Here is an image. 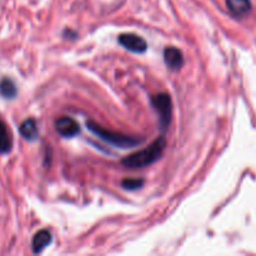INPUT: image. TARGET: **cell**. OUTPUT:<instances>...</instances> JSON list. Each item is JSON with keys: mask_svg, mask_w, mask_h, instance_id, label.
I'll return each instance as SVG.
<instances>
[{"mask_svg": "<svg viewBox=\"0 0 256 256\" xmlns=\"http://www.w3.org/2000/svg\"><path fill=\"white\" fill-rule=\"evenodd\" d=\"M228 9L236 16H244L252 10L250 0H226Z\"/></svg>", "mask_w": 256, "mask_h": 256, "instance_id": "cell-10", "label": "cell"}, {"mask_svg": "<svg viewBox=\"0 0 256 256\" xmlns=\"http://www.w3.org/2000/svg\"><path fill=\"white\" fill-rule=\"evenodd\" d=\"M55 130L64 138H74L79 134L80 126L72 118L62 116L55 120Z\"/></svg>", "mask_w": 256, "mask_h": 256, "instance_id": "cell-5", "label": "cell"}, {"mask_svg": "<svg viewBox=\"0 0 256 256\" xmlns=\"http://www.w3.org/2000/svg\"><path fill=\"white\" fill-rule=\"evenodd\" d=\"M19 132L25 140L28 142H35L39 138V129H38V124L34 119H26L20 124Z\"/></svg>", "mask_w": 256, "mask_h": 256, "instance_id": "cell-7", "label": "cell"}, {"mask_svg": "<svg viewBox=\"0 0 256 256\" xmlns=\"http://www.w3.org/2000/svg\"><path fill=\"white\" fill-rule=\"evenodd\" d=\"M165 146H166V140L164 136H160L155 140L152 144L145 149L140 150V152H134V154L129 155L125 159H122V165L129 169H140V168L149 166V165L154 164L158 159L164 152Z\"/></svg>", "mask_w": 256, "mask_h": 256, "instance_id": "cell-1", "label": "cell"}, {"mask_svg": "<svg viewBox=\"0 0 256 256\" xmlns=\"http://www.w3.org/2000/svg\"><path fill=\"white\" fill-rule=\"evenodd\" d=\"M86 128L92 134L96 135L99 139L104 140L105 142H108L110 145H114V146L122 148V149L138 146V145L142 144L145 142V138L142 136H132V135H125L122 134V132H112V130L104 129L102 126L98 125L96 122H88Z\"/></svg>", "mask_w": 256, "mask_h": 256, "instance_id": "cell-2", "label": "cell"}, {"mask_svg": "<svg viewBox=\"0 0 256 256\" xmlns=\"http://www.w3.org/2000/svg\"><path fill=\"white\" fill-rule=\"evenodd\" d=\"M52 242V236L50 234V232L48 230H40L35 234L34 239L32 242V249L34 254H39L42 252L45 248L49 246Z\"/></svg>", "mask_w": 256, "mask_h": 256, "instance_id": "cell-8", "label": "cell"}, {"mask_svg": "<svg viewBox=\"0 0 256 256\" xmlns=\"http://www.w3.org/2000/svg\"><path fill=\"white\" fill-rule=\"evenodd\" d=\"M119 44L122 48H125L126 50L132 52H136V54H142V52H146L148 44L145 42V39H142V36L135 34H122L119 36Z\"/></svg>", "mask_w": 256, "mask_h": 256, "instance_id": "cell-4", "label": "cell"}, {"mask_svg": "<svg viewBox=\"0 0 256 256\" xmlns=\"http://www.w3.org/2000/svg\"><path fill=\"white\" fill-rule=\"evenodd\" d=\"M152 105L159 115L160 132H164L169 129L172 116V98L166 92H160L152 98Z\"/></svg>", "mask_w": 256, "mask_h": 256, "instance_id": "cell-3", "label": "cell"}, {"mask_svg": "<svg viewBox=\"0 0 256 256\" xmlns=\"http://www.w3.org/2000/svg\"><path fill=\"white\" fill-rule=\"evenodd\" d=\"M164 62L170 70L178 72L184 65V55L178 48H166L164 50Z\"/></svg>", "mask_w": 256, "mask_h": 256, "instance_id": "cell-6", "label": "cell"}, {"mask_svg": "<svg viewBox=\"0 0 256 256\" xmlns=\"http://www.w3.org/2000/svg\"><path fill=\"white\" fill-rule=\"evenodd\" d=\"M12 149V139L4 120L0 118V154H9Z\"/></svg>", "mask_w": 256, "mask_h": 256, "instance_id": "cell-9", "label": "cell"}, {"mask_svg": "<svg viewBox=\"0 0 256 256\" xmlns=\"http://www.w3.org/2000/svg\"><path fill=\"white\" fill-rule=\"evenodd\" d=\"M18 94V89L15 82L9 78H4L0 80V95L5 99H14Z\"/></svg>", "mask_w": 256, "mask_h": 256, "instance_id": "cell-11", "label": "cell"}, {"mask_svg": "<svg viewBox=\"0 0 256 256\" xmlns=\"http://www.w3.org/2000/svg\"><path fill=\"white\" fill-rule=\"evenodd\" d=\"M144 180L142 179H125L122 180V186L124 188L125 190H138L140 188H142L144 185Z\"/></svg>", "mask_w": 256, "mask_h": 256, "instance_id": "cell-12", "label": "cell"}]
</instances>
